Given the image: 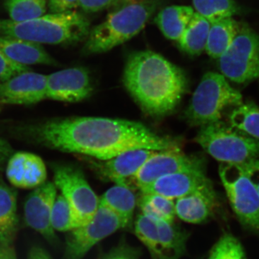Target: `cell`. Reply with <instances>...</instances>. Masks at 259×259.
Here are the masks:
<instances>
[{"label":"cell","mask_w":259,"mask_h":259,"mask_svg":"<svg viewBox=\"0 0 259 259\" xmlns=\"http://www.w3.org/2000/svg\"><path fill=\"white\" fill-rule=\"evenodd\" d=\"M25 133L29 139L46 147L101 161L133 150L161 151L179 148L175 140L160 136L141 122L122 119H56L29 126Z\"/></svg>","instance_id":"1"},{"label":"cell","mask_w":259,"mask_h":259,"mask_svg":"<svg viewBox=\"0 0 259 259\" xmlns=\"http://www.w3.org/2000/svg\"><path fill=\"white\" fill-rule=\"evenodd\" d=\"M123 83L142 110L155 117L173 112L188 86L183 70L152 51H137L128 56Z\"/></svg>","instance_id":"2"},{"label":"cell","mask_w":259,"mask_h":259,"mask_svg":"<svg viewBox=\"0 0 259 259\" xmlns=\"http://www.w3.org/2000/svg\"><path fill=\"white\" fill-rule=\"evenodd\" d=\"M90 29L88 18L75 10L23 22L0 19V35L39 44H74L86 39Z\"/></svg>","instance_id":"3"},{"label":"cell","mask_w":259,"mask_h":259,"mask_svg":"<svg viewBox=\"0 0 259 259\" xmlns=\"http://www.w3.org/2000/svg\"><path fill=\"white\" fill-rule=\"evenodd\" d=\"M160 3L161 0H137L122 5L90 29L83 52L86 55L102 54L133 38L144 28Z\"/></svg>","instance_id":"4"},{"label":"cell","mask_w":259,"mask_h":259,"mask_svg":"<svg viewBox=\"0 0 259 259\" xmlns=\"http://www.w3.org/2000/svg\"><path fill=\"white\" fill-rule=\"evenodd\" d=\"M242 104L241 93L223 74L210 71L204 75L194 91L185 117L190 125L202 127L219 122L227 109Z\"/></svg>","instance_id":"5"},{"label":"cell","mask_w":259,"mask_h":259,"mask_svg":"<svg viewBox=\"0 0 259 259\" xmlns=\"http://www.w3.org/2000/svg\"><path fill=\"white\" fill-rule=\"evenodd\" d=\"M196 141L221 163L243 165L259 158L258 140L221 121L201 127Z\"/></svg>","instance_id":"6"},{"label":"cell","mask_w":259,"mask_h":259,"mask_svg":"<svg viewBox=\"0 0 259 259\" xmlns=\"http://www.w3.org/2000/svg\"><path fill=\"white\" fill-rule=\"evenodd\" d=\"M218 66L223 76L233 82L245 83L258 79V34L240 23L234 40L218 59Z\"/></svg>","instance_id":"7"},{"label":"cell","mask_w":259,"mask_h":259,"mask_svg":"<svg viewBox=\"0 0 259 259\" xmlns=\"http://www.w3.org/2000/svg\"><path fill=\"white\" fill-rule=\"evenodd\" d=\"M219 175L236 217L245 228L259 233V194L243 167L221 163Z\"/></svg>","instance_id":"8"},{"label":"cell","mask_w":259,"mask_h":259,"mask_svg":"<svg viewBox=\"0 0 259 259\" xmlns=\"http://www.w3.org/2000/svg\"><path fill=\"white\" fill-rule=\"evenodd\" d=\"M54 181L57 190L66 199L81 226L93 220L100 206V198L88 183L83 172L70 164L53 166Z\"/></svg>","instance_id":"9"},{"label":"cell","mask_w":259,"mask_h":259,"mask_svg":"<svg viewBox=\"0 0 259 259\" xmlns=\"http://www.w3.org/2000/svg\"><path fill=\"white\" fill-rule=\"evenodd\" d=\"M123 228L120 218L100 204L90 222L68 233L64 259H82L95 245Z\"/></svg>","instance_id":"10"},{"label":"cell","mask_w":259,"mask_h":259,"mask_svg":"<svg viewBox=\"0 0 259 259\" xmlns=\"http://www.w3.org/2000/svg\"><path fill=\"white\" fill-rule=\"evenodd\" d=\"M202 166L204 164L202 158L188 156L180 148L156 151L145 162L132 180L141 190L166 175Z\"/></svg>","instance_id":"11"},{"label":"cell","mask_w":259,"mask_h":259,"mask_svg":"<svg viewBox=\"0 0 259 259\" xmlns=\"http://www.w3.org/2000/svg\"><path fill=\"white\" fill-rule=\"evenodd\" d=\"M56 197L57 188L54 183L46 182L34 189L24 204L25 225L41 235L51 244L57 243L56 231L51 225V215Z\"/></svg>","instance_id":"12"},{"label":"cell","mask_w":259,"mask_h":259,"mask_svg":"<svg viewBox=\"0 0 259 259\" xmlns=\"http://www.w3.org/2000/svg\"><path fill=\"white\" fill-rule=\"evenodd\" d=\"M93 91L90 73L81 67L70 68L47 75V99L64 102H79Z\"/></svg>","instance_id":"13"},{"label":"cell","mask_w":259,"mask_h":259,"mask_svg":"<svg viewBox=\"0 0 259 259\" xmlns=\"http://www.w3.org/2000/svg\"><path fill=\"white\" fill-rule=\"evenodd\" d=\"M47 75L20 73L0 83V105H31L47 99Z\"/></svg>","instance_id":"14"},{"label":"cell","mask_w":259,"mask_h":259,"mask_svg":"<svg viewBox=\"0 0 259 259\" xmlns=\"http://www.w3.org/2000/svg\"><path fill=\"white\" fill-rule=\"evenodd\" d=\"M204 166L166 175L141 190L142 193L156 194L178 199L212 186Z\"/></svg>","instance_id":"15"},{"label":"cell","mask_w":259,"mask_h":259,"mask_svg":"<svg viewBox=\"0 0 259 259\" xmlns=\"http://www.w3.org/2000/svg\"><path fill=\"white\" fill-rule=\"evenodd\" d=\"M156 152L147 149L133 150L110 159L93 161L92 166L104 180L112 181L116 185H127V180H132L145 162Z\"/></svg>","instance_id":"16"},{"label":"cell","mask_w":259,"mask_h":259,"mask_svg":"<svg viewBox=\"0 0 259 259\" xmlns=\"http://www.w3.org/2000/svg\"><path fill=\"white\" fill-rule=\"evenodd\" d=\"M7 178L17 188L35 189L47 182V169L40 156L28 152H18L8 160Z\"/></svg>","instance_id":"17"},{"label":"cell","mask_w":259,"mask_h":259,"mask_svg":"<svg viewBox=\"0 0 259 259\" xmlns=\"http://www.w3.org/2000/svg\"><path fill=\"white\" fill-rule=\"evenodd\" d=\"M218 207L217 195L213 186L177 199V217L191 224H199L212 215Z\"/></svg>","instance_id":"18"},{"label":"cell","mask_w":259,"mask_h":259,"mask_svg":"<svg viewBox=\"0 0 259 259\" xmlns=\"http://www.w3.org/2000/svg\"><path fill=\"white\" fill-rule=\"evenodd\" d=\"M0 51L10 61L27 67L30 65L57 64L41 44L37 42L0 35Z\"/></svg>","instance_id":"19"},{"label":"cell","mask_w":259,"mask_h":259,"mask_svg":"<svg viewBox=\"0 0 259 259\" xmlns=\"http://www.w3.org/2000/svg\"><path fill=\"white\" fill-rule=\"evenodd\" d=\"M18 230L16 191L0 180V245H13Z\"/></svg>","instance_id":"20"},{"label":"cell","mask_w":259,"mask_h":259,"mask_svg":"<svg viewBox=\"0 0 259 259\" xmlns=\"http://www.w3.org/2000/svg\"><path fill=\"white\" fill-rule=\"evenodd\" d=\"M137 202L134 191L128 185H116L107 190L100 198V205L115 213L123 223L125 228L132 224Z\"/></svg>","instance_id":"21"},{"label":"cell","mask_w":259,"mask_h":259,"mask_svg":"<svg viewBox=\"0 0 259 259\" xmlns=\"http://www.w3.org/2000/svg\"><path fill=\"white\" fill-rule=\"evenodd\" d=\"M194 14L192 7L174 5L166 7L158 13L155 23L165 37L178 41Z\"/></svg>","instance_id":"22"},{"label":"cell","mask_w":259,"mask_h":259,"mask_svg":"<svg viewBox=\"0 0 259 259\" xmlns=\"http://www.w3.org/2000/svg\"><path fill=\"white\" fill-rule=\"evenodd\" d=\"M211 23L194 12L183 35L178 40L181 50L190 56H198L205 51Z\"/></svg>","instance_id":"23"},{"label":"cell","mask_w":259,"mask_h":259,"mask_svg":"<svg viewBox=\"0 0 259 259\" xmlns=\"http://www.w3.org/2000/svg\"><path fill=\"white\" fill-rule=\"evenodd\" d=\"M240 23L233 18L211 23L205 51L213 59H219L231 45L239 30Z\"/></svg>","instance_id":"24"},{"label":"cell","mask_w":259,"mask_h":259,"mask_svg":"<svg viewBox=\"0 0 259 259\" xmlns=\"http://www.w3.org/2000/svg\"><path fill=\"white\" fill-rule=\"evenodd\" d=\"M159 236L161 259H179L185 253L187 235L174 223L156 220Z\"/></svg>","instance_id":"25"},{"label":"cell","mask_w":259,"mask_h":259,"mask_svg":"<svg viewBox=\"0 0 259 259\" xmlns=\"http://www.w3.org/2000/svg\"><path fill=\"white\" fill-rule=\"evenodd\" d=\"M192 3L196 13L210 23L241 13V7L235 0H192Z\"/></svg>","instance_id":"26"},{"label":"cell","mask_w":259,"mask_h":259,"mask_svg":"<svg viewBox=\"0 0 259 259\" xmlns=\"http://www.w3.org/2000/svg\"><path fill=\"white\" fill-rule=\"evenodd\" d=\"M230 125L259 141V107L247 102L235 107L228 115Z\"/></svg>","instance_id":"27"},{"label":"cell","mask_w":259,"mask_h":259,"mask_svg":"<svg viewBox=\"0 0 259 259\" xmlns=\"http://www.w3.org/2000/svg\"><path fill=\"white\" fill-rule=\"evenodd\" d=\"M138 204L145 215L168 223L175 221L176 212L173 199L156 194L142 193Z\"/></svg>","instance_id":"28"},{"label":"cell","mask_w":259,"mask_h":259,"mask_svg":"<svg viewBox=\"0 0 259 259\" xmlns=\"http://www.w3.org/2000/svg\"><path fill=\"white\" fill-rule=\"evenodd\" d=\"M48 0H5V6L14 22H23L46 15Z\"/></svg>","instance_id":"29"},{"label":"cell","mask_w":259,"mask_h":259,"mask_svg":"<svg viewBox=\"0 0 259 259\" xmlns=\"http://www.w3.org/2000/svg\"><path fill=\"white\" fill-rule=\"evenodd\" d=\"M135 234L149 250L154 259H161L159 236L157 223L153 218L144 214L136 218L134 226Z\"/></svg>","instance_id":"30"},{"label":"cell","mask_w":259,"mask_h":259,"mask_svg":"<svg viewBox=\"0 0 259 259\" xmlns=\"http://www.w3.org/2000/svg\"><path fill=\"white\" fill-rule=\"evenodd\" d=\"M51 225L55 231L68 233L81 226L69 202L61 194L57 195L54 202Z\"/></svg>","instance_id":"31"},{"label":"cell","mask_w":259,"mask_h":259,"mask_svg":"<svg viewBox=\"0 0 259 259\" xmlns=\"http://www.w3.org/2000/svg\"><path fill=\"white\" fill-rule=\"evenodd\" d=\"M209 259H246V256L240 241L226 233L213 247Z\"/></svg>","instance_id":"32"},{"label":"cell","mask_w":259,"mask_h":259,"mask_svg":"<svg viewBox=\"0 0 259 259\" xmlns=\"http://www.w3.org/2000/svg\"><path fill=\"white\" fill-rule=\"evenodd\" d=\"M29 70L27 66H21L10 61L0 51V83Z\"/></svg>","instance_id":"33"},{"label":"cell","mask_w":259,"mask_h":259,"mask_svg":"<svg viewBox=\"0 0 259 259\" xmlns=\"http://www.w3.org/2000/svg\"><path fill=\"white\" fill-rule=\"evenodd\" d=\"M120 3L121 0H80V7L85 13H92L120 5Z\"/></svg>","instance_id":"34"},{"label":"cell","mask_w":259,"mask_h":259,"mask_svg":"<svg viewBox=\"0 0 259 259\" xmlns=\"http://www.w3.org/2000/svg\"><path fill=\"white\" fill-rule=\"evenodd\" d=\"M51 13L72 11L80 7V0H48Z\"/></svg>","instance_id":"35"},{"label":"cell","mask_w":259,"mask_h":259,"mask_svg":"<svg viewBox=\"0 0 259 259\" xmlns=\"http://www.w3.org/2000/svg\"><path fill=\"white\" fill-rule=\"evenodd\" d=\"M240 166L243 167L259 194V160H252Z\"/></svg>","instance_id":"36"},{"label":"cell","mask_w":259,"mask_h":259,"mask_svg":"<svg viewBox=\"0 0 259 259\" xmlns=\"http://www.w3.org/2000/svg\"><path fill=\"white\" fill-rule=\"evenodd\" d=\"M13 154V150L9 143L0 137V166L9 160Z\"/></svg>","instance_id":"37"},{"label":"cell","mask_w":259,"mask_h":259,"mask_svg":"<svg viewBox=\"0 0 259 259\" xmlns=\"http://www.w3.org/2000/svg\"><path fill=\"white\" fill-rule=\"evenodd\" d=\"M28 259H53L47 250L42 247L35 246L30 248L28 253Z\"/></svg>","instance_id":"38"},{"label":"cell","mask_w":259,"mask_h":259,"mask_svg":"<svg viewBox=\"0 0 259 259\" xmlns=\"http://www.w3.org/2000/svg\"><path fill=\"white\" fill-rule=\"evenodd\" d=\"M103 259H136L133 253H130L128 250L119 248L116 249L110 254L105 256Z\"/></svg>","instance_id":"39"},{"label":"cell","mask_w":259,"mask_h":259,"mask_svg":"<svg viewBox=\"0 0 259 259\" xmlns=\"http://www.w3.org/2000/svg\"><path fill=\"white\" fill-rule=\"evenodd\" d=\"M0 259H18L13 245H0Z\"/></svg>","instance_id":"40"},{"label":"cell","mask_w":259,"mask_h":259,"mask_svg":"<svg viewBox=\"0 0 259 259\" xmlns=\"http://www.w3.org/2000/svg\"><path fill=\"white\" fill-rule=\"evenodd\" d=\"M137 1V0H121L120 5H124L129 4V3H134V2Z\"/></svg>","instance_id":"41"},{"label":"cell","mask_w":259,"mask_h":259,"mask_svg":"<svg viewBox=\"0 0 259 259\" xmlns=\"http://www.w3.org/2000/svg\"><path fill=\"white\" fill-rule=\"evenodd\" d=\"M153 259H154V258H153Z\"/></svg>","instance_id":"42"}]
</instances>
